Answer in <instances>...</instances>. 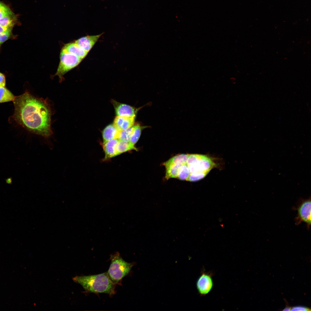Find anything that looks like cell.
Masks as SVG:
<instances>
[{
    "instance_id": "5b68a950",
    "label": "cell",
    "mask_w": 311,
    "mask_h": 311,
    "mask_svg": "<svg viewBox=\"0 0 311 311\" xmlns=\"http://www.w3.org/2000/svg\"><path fill=\"white\" fill-rule=\"evenodd\" d=\"M60 61L55 74L58 77L60 82L64 79L63 76L67 72L77 66L83 60L76 55L61 50Z\"/></svg>"
},
{
    "instance_id": "7c38bea8",
    "label": "cell",
    "mask_w": 311,
    "mask_h": 311,
    "mask_svg": "<svg viewBox=\"0 0 311 311\" xmlns=\"http://www.w3.org/2000/svg\"><path fill=\"white\" fill-rule=\"evenodd\" d=\"M61 49L74 54L82 59L86 57L88 53L74 41L65 44Z\"/></svg>"
},
{
    "instance_id": "484cf974",
    "label": "cell",
    "mask_w": 311,
    "mask_h": 311,
    "mask_svg": "<svg viewBox=\"0 0 311 311\" xmlns=\"http://www.w3.org/2000/svg\"><path fill=\"white\" fill-rule=\"evenodd\" d=\"M12 29L8 28L0 25V34H5L11 33Z\"/></svg>"
},
{
    "instance_id": "52a82bcc",
    "label": "cell",
    "mask_w": 311,
    "mask_h": 311,
    "mask_svg": "<svg viewBox=\"0 0 311 311\" xmlns=\"http://www.w3.org/2000/svg\"><path fill=\"white\" fill-rule=\"evenodd\" d=\"M196 285L200 295L203 296L208 294L211 291L213 286L211 275L206 272H202L197 280Z\"/></svg>"
},
{
    "instance_id": "e0dca14e",
    "label": "cell",
    "mask_w": 311,
    "mask_h": 311,
    "mask_svg": "<svg viewBox=\"0 0 311 311\" xmlns=\"http://www.w3.org/2000/svg\"><path fill=\"white\" fill-rule=\"evenodd\" d=\"M181 165L171 164L164 166L166 169V179H168L171 178H177L178 170Z\"/></svg>"
},
{
    "instance_id": "d4e9b609",
    "label": "cell",
    "mask_w": 311,
    "mask_h": 311,
    "mask_svg": "<svg viewBox=\"0 0 311 311\" xmlns=\"http://www.w3.org/2000/svg\"><path fill=\"white\" fill-rule=\"evenodd\" d=\"M5 76L3 74L0 73V88L5 87Z\"/></svg>"
},
{
    "instance_id": "7a4b0ae2",
    "label": "cell",
    "mask_w": 311,
    "mask_h": 311,
    "mask_svg": "<svg viewBox=\"0 0 311 311\" xmlns=\"http://www.w3.org/2000/svg\"><path fill=\"white\" fill-rule=\"evenodd\" d=\"M75 279L88 292L106 293L111 297L115 293L116 285L110 279L107 272L96 275L78 276Z\"/></svg>"
},
{
    "instance_id": "8fae6325",
    "label": "cell",
    "mask_w": 311,
    "mask_h": 311,
    "mask_svg": "<svg viewBox=\"0 0 311 311\" xmlns=\"http://www.w3.org/2000/svg\"><path fill=\"white\" fill-rule=\"evenodd\" d=\"M135 117H129L117 116L113 122V124L119 131L124 130L132 126Z\"/></svg>"
},
{
    "instance_id": "277c9868",
    "label": "cell",
    "mask_w": 311,
    "mask_h": 311,
    "mask_svg": "<svg viewBox=\"0 0 311 311\" xmlns=\"http://www.w3.org/2000/svg\"><path fill=\"white\" fill-rule=\"evenodd\" d=\"M186 164L189 175L198 173L205 177L215 166L212 160L206 155L188 154Z\"/></svg>"
},
{
    "instance_id": "9c48e42d",
    "label": "cell",
    "mask_w": 311,
    "mask_h": 311,
    "mask_svg": "<svg viewBox=\"0 0 311 311\" xmlns=\"http://www.w3.org/2000/svg\"><path fill=\"white\" fill-rule=\"evenodd\" d=\"M102 34L94 35L83 37L75 40L74 42L79 47L88 52L102 35Z\"/></svg>"
},
{
    "instance_id": "8992f818",
    "label": "cell",
    "mask_w": 311,
    "mask_h": 311,
    "mask_svg": "<svg viewBox=\"0 0 311 311\" xmlns=\"http://www.w3.org/2000/svg\"><path fill=\"white\" fill-rule=\"evenodd\" d=\"M297 208V216L295 218V223L298 225L302 222L306 224L308 228L311 225V198L301 199Z\"/></svg>"
},
{
    "instance_id": "83f0119b",
    "label": "cell",
    "mask_w": 311,
    "mask_h": 311,
    "mask_svg": "<svg viewBox=\"0 0 311 311\" xmlns=\"http://www.w3.org/2000/svg\"><path fill=\"white\" fill-rule=\"evenodd\" d=\"M3 5V4L2 3L0 2V7L2 6Z\"/></svg>"
},
{
    "instance_id": "603a6c76",
    "label": "cell",
    "mask_w": 311,
    "mask_h": 311,
    "mask_svg": "<svg viewBox=\"0 0 311 311\" xmlns=\"http://www.w3.org/2000/svg\"><path fill=\"white\" fill-rule=\"evenodd\" d=\"M11 34V33L0 34V45L8 39Z\"/></svg>"
},
{
    "instance_id": "ac0fdd59",
    "label": "cell",
    "mask_w": 311,
    "mask_h": 311,
    "mask_svg": "<svg viewBox=\"0 0 311 311\" xmlns=\"http://www.w3.org/2000/svg\"><path fill=\"white\" fill-rule=\"evenodd\" d=\"M188 157V154H181L177 155L168 160L164 163V166L175 164L181 165L186 162Z\"/></svg>"
},
{
    "instance_id": "2e32d148",
    "label": "cell",
    "mask_w": 311,
    "mask_h": 311,
    "mask_svg": "<svg viewBox=\"0 0 311 311\" xmlns=\"http://www.w3.org/2000/svg\"><path fill=\"white\" fill-rule=\"evenodd\" d=\"M15 96L5 87L0 88V103L12 101Z\"/></svg>"
},
{
    "instance_id": "4316f807",
    "label": "cell",
    "mask_w": 311,
    "mask_h": 311,
    "mask_svg": "<svg viewBox=\"0 0 311 311\" xmlns=\"http://www.w3.org/2000/svg\"><path fill=\"white\" fill-rule=\"evenodd\" d=\"M291 308L290 307H286L284 308L283 310V311H290L291 310Z\"/></svg>"
},
{
    "instance_id": "9a60e30c",
    "label": "cell",
    "mask_w": 311,
    "mask_h": 311,
    "mask_svg": "<svg viewBox=\"0 0 311 311\" xmlns=\"http://www.w3.org/2000/svg\"><path fill=\"white\" fill-rule=\"evenodd\" d=\"M16 18L12 12L0 19V25L8 28L12 29L14 25Z\"/></svg>"
},
{
    "instance_id": "d6986e66",
    "label": "cell",
    "mask_w": 311,
    "mask_h": 311,
    "mask_svg": "<svg viewBox=\"0 0 311 311\" xmlns=\"http://www.w3.org/2000/svg\"><path fill=\"white\" fill-rule=\"evenodd\" d=\"M189 175V172L186 162L182 164L179 167L177 178L183 180L187 181Z\"/></svg>"
},
{
    "instance_id": "4fadbf2b",
    "label": "cell",
    "mask_w": 311,
    "mask_h": 311,
    "mask_svg": "<svg viewBox=\"0 0 311 311\" xmlns=\"http://www.w3.org/2000/svg\"><path fill=\"white\" fill-rule=\"evenodd\" d=\"M120 131L113 124L108 125L102 132L104 142L113 139H118Z\"/></svg>"
},
{
    "instance_id": "cb8c5ba5",
    "label": "cell",
    "mask_w": 311,
    "mask_h": 311,
    "mask_svg": "<svg viewBox=\"0 0 311 311\" xmlns=\"http://www.w3.org/2000/svg\"><path fill=\"white\" fill-rule=\"evenodd\" d=\"M291 310L292 311H309L310 309L304 306H296L291 308Z\"/></svg>"
},
{
    "instance_id": "ffe728a7",
    "label": "cell",
    "mask_w": 311,
    "mask_h": 311,
    "mask_svg": "<svg viewBox=\"0 0 311 311\" xmlns=\"http://www.w3.org/2000/svg\"><path fill=\"white\" fill-rule=\"evenodd\" d=\"M136 125H133L127 129L120 131L118 139L119 140L129 141L131 136L136 126Z\"/></svg>"
},
{
    "instance_id": "6da1fadb",
    "label": "cell",
    "mask_w": 311,
    "mask_h": 311,
    "mask_svg": "<svg viewBox=\"0 0 311 311\" xmlns=\"http://www.w3.org/2000/svg\"><path fill=\"white\" fill-rule=\"evenodd\" d=\"M13 102L14 112L12 117L17 124L45 139L51 136L52 111L46 100L35 97L26 91L15 96Z\"/></svg>"
},
{
    "instance_id": "44dd1931",
    "label": "cell",
    "mask_w": 311,
    "mask_h": 311,
    "mask_svg": "<svg viewBox=\"0 0 311 311\" xmlns=\"http://www.w3.org/2000/svg\"><path fill=\"white\" fill-rule=\"evenodd\" d=\"M142 127L139 125H136V126L132 132L130 137L129 142L132 145H134L138 141L141 134Z\"/></svg>"
},
{
    "instance_id": "ba28073f",
    "label": "cell",
    "mask_w": 311,
    "mask_h": 311,
    "mask_svg": "<svg viewBox=\"0 0 311 311\" xmlns=\"http://www.w3.org/2000/svg\"><path fill=\"white\" fill-rule=\"evenodd\" d=\"M112 103L117 116L129 117H135L137 110L135 108L127 105L121 103L113 100Z\"/></svg>"
},
{
    "instance_id": "30bf717a",
    "label": "cell",
    "mask_w": 311,
    "mask_h": 311,
    "mask_svg": "<svg viewBox=\"0 0 311 311\" xmlns=\"http://www.w3.org/2000/svg\"><path fill=\"white\" fill-rule=\"evenodd\" d=\"M119 141L118 139H114L104 142L103 147L105 154V160L117 156L116 148Z\"/></svg>"
},
{
    "instance_id": "7402d4cb",
    "label": "cell",
    "mask_w": 311,
    "mask_h": 311,
    "mask_svg": "<svg viewBox=\"0 0 311 311\" xmlns=\"http://www.w3.org/2000/svg\"><path fill=\"white\" fill-rule=\"evenodd\" d=\"M12 12L8 7L3 4L0 7V19L4 16L11 13Z\"/></svg>"
},
{
    "instance_id": "5bb4252c",
    "label": "cell",
    "mask_w": 311,
    "mask_h": 311,
    "mask_svg": "<svg viewBox=\"0 0 311 311\" xmlns=\"http://www.w3.org/2000/svg\"><path fill=\"white\" fill-rule=\"evenodd\" d=\"M116 149L117 155L131 150H137L134 145L131 144L129 141L119 140Z\"/></svg>"
},
{
    "instance_id": "3957f363",
    "label": "cell",
    "mask_w": 311,
    "mask_h": 311,
    "mask_svg": "<svg viewBox=\"0 0 311 311\" xmlns=\"http://www.w3.org/2000/svg\"><path fill=\"white\" fill-rule=\"evenodd\" d=\"M110 259L111 263L107 273L112 282L116 285L128 274L134 263L125 261L118 252L111 255Z\"/></svg>"
}]
</instances>
